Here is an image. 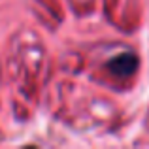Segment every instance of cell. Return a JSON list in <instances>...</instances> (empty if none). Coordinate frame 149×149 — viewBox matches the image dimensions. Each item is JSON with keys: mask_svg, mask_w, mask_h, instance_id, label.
I'll use <instances>...</instances> for the list:
<instances>
[{"mask_svg": "<svg viewBox=\"0 0 149 149\" xmlns=\"http://www.w3.org/2000/svg\"><path fill=\"white\" fill-rule=\"evenodd\" d=\"M109 68H111V72H115V74L128 76V74L134 72L136 61H134V57H132V55H123V57H117L115 61L109 64Z\"/></svg>", "mask_w": 149, "mask_h": 149, "instance_id": "obj_1", "label": "cell"}]
</instances>
